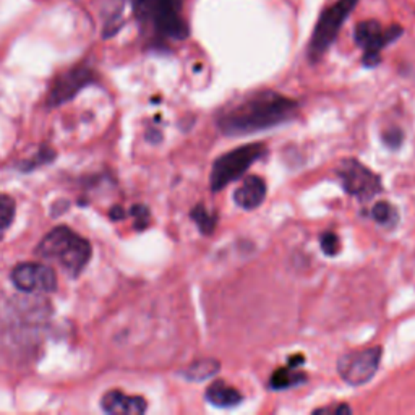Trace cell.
<instances>
[{"label": "cell", "mask_w": 415, "mask_h": 415, "mask_svg": "<svg viewBox=\"0 0 415 415\" xmlns=\"http://www.w3.org/2000/svg\"><path fill=\"white\" fill-rule=\"evenodd\" d=\"M295 114L294 99L276 91H258L226 106L218 114L216 124L227 137H245L283 125Z\"/></svg>", "instance_id": "6da1fadb"}, {"label": "cell", "mask_w": 415, "mask_h": 415, "mask_svg": "<svg viewBox=\"0 0 415 415\" xmlns=\"http://www.w3.org/2000/svg\"><path fill=\"white\" fill-rule=\"evenodd\" d=\"M184 2L185 0H130L140 26L159 43L185 41L190 36V28L182 15Z\"/></svg>", "instance_id": "7a4b0ae2"}, {"label": "cell", "mask_w": 415, "mask_h": 415, "mask_svg": "<svg viewBox=\"0 0 415 415\" xmlns=\"http://www.w3.org/2000/svg\"><path fill=\"white\" fill-rule=\"evenodd\" d=\"M36 256L54 263L68 276L77 278L91 258V243L70 227L58 226L52 229L36 247Z\"/></svg>", "instance_id": "3957f363"}, {"label": "cell", "mask_w": 415, "mask_h": 415, "mask_svg": "<svg viewBox=\"0 0 415 415\" xmlns=\"http://www.w3.org/2000/svg\"><path fill=\"white\" fill-rule=\"evenodd\" d=\"M266 153L268 149L265 145L253 143L241 146V148L232 149L229 153L218 157L213 162L211 175H209L211 190L219 191L229 184L236 182L237 179H241L247 172V169H250L253 162L261 159Z\"/></svg>", "instance_id": "277c9868"}, {"label": "cell", "mask_w": 415, "mask_h": 415, "mask_svg": "<svg viewBox=\"0 0 415 415\" xmlns=\"http://www.w3.org/2000/svg\"><path fill=\"white\" fill-rule=\"evenodd\" d=\"M359 0H337L331 7L321 11L317 26L313 29L308 46V57L312 62L320 61L335 43L339 31L352 10L357 7Z\"/></svg>", "instance_id": "5b68a950"}, {"label": "cell", "mask_w": 415, "mask_h": 415, "mask_svg": "<svg viewBox=\"0 0 415 415\" xmlns=\"http://www.w3.org/2000/svg\"><path fill=\"white\" fill-rule=\"evenodd\" d=\"M402 34V28L399 25H393L387 29H383V26L379 25V21L377 20H365L360 21L357 26H355L354 39L355 44L359 46L360 49H364V62L365 67H377L379 62H382V52L388 44L394 43V41Z\"/></svg>", "instance_id": "8992f818"}, {"label": "cell", "mask_w": 415, "mask_h": 415, "mask_svg": "<svg viewBox=\"0 0 415 415\" xmlns=\"http://www.w3.org/2000/svg\"><path fill=\"white\" fill-rule=\"evenodd\" d=\"M336 172L344 190L349 195L359 198L360 201L370 200L383 190L382 179L372 169H368L357 159H352V157L339 162Z\"/></svg>", "instance_id": "52a82bcc"}, {"label": "cell", "mask_w": 415, "mask_h": 415, "mask_svg": "<svg viewBox=\"0 0 415 415\" xmlns=\"http://www.w3.org/2000/svg\"><path fill=\"white\" fill-rule=\"evenodd\" d=\"M382 360V347H368L364 350L341 355L337 360V373L350 387H362L375 377Z\"/></svg>", "instance_id": "ba28073f"}, {"label": "cell", "mask_w": 415, "mask_h": 415, "mask_svg": "<svg viewBox=\"0 0 415 415\" xmlns=\"http://www.w3.org/2000/svg\"><path fill=\"white\" fill-rule=\"evenodd\" d=\"M11 280L29 294H49L57 289V274L44 263H20L11 271Z\"/></svg>", "instance_id": "9c48e42d"}, {"label": "cell", "mask_w": 415, "mask_h": 415, "mask_svg": "<svg viewBox=\"0 0 415 415\" xmlns=\"http://www.w3.org/2000/svg\"><path fill=\"white\" fill-rule=\"evenodd\" d=\"M96 78L95 70L88 65H77L73 68L63 72L61 77H57L51 86L48 104L51 107L61 106V104L70 101V99L77 96L80 90L93 83Z\"/></svg>", "instance_id": "30bf717a"}, {"label": "cell", "mask_w": 415, "mask_h": 415, "mask_svg": "<svg viewBox=\"0 0 415 415\" xmlns=\"http://www.w3.org/2000/svg\"><path fill=\"white\" fill-rule=\"evenodd\" d=\"M266 198V184L258 175H248L233 191V201L245 211L256 209Z\"/></svg>", "instance_id": "8fae6325"}, {"label": "cell", "mask_w": 415, "mask_h": 415, "mask_svg": "<svg viewBox=\"0 0 415 415\" xmlns=\"http://www.w3.org/2000/svg\"><path fill=\"white\" fill-rule=\"evenodd\" d=\"M101 407L107 414H125L135 415L146 411V401L140 396H127L119 389L109 391L103 396Z\"/></svg>", "instance_id": "7c38bea8"}, {"label": "cell", "mask_w": 415, "mask_h": 415, "mask_svg": "<svg viewBox=\"0 0 415 415\" xmlns=\"http://www.w3.org/2000/svg\"><path fill=\"white\" fill-rule=\"evenodd\" d=\"M204 397H206V401L209 402V404H213L214 407H219V409L236 407L243 401L242 394L238 393L236 388L226 384L224 382H214L213 384H209Z\"/></svg>", "instance_id": "4fadbf2b"}, {"label": "cell", "mask_w": 415, "mask_h": 415, "mask_svg": "<svg viewBox=\"0 0 415 415\" xmlns=\"http://www.w3.org/2000/svg\"><path fill=\"white\" fill-rule=\"evenodd\" d=\"M307 379V375H303L302 372H297L295 367H284L278 368L276 372L273 373V377L270 379V387L273 389H288L299 387Z\"/></svg>", "instance_id": "5bb4252c"}, {"label": "cell", "mask_w": 415, "mask_h": 415, "mask_svg": "<svg viewBox=\"0 0 415 415\" xmlns=\"http://www.w3.org/2000/svg\"><path fill=\"white\" fill-rule=\"evenodd\" d=\"M221 365L214 359H203L194 362L187 370H184V377L191 382H203V379L213 378L219 373Z\"/></svg>", "instance_id": "9a60e30c"}, {"label": "cell", "mask_w": 415, "mask_h": 415, "mask_svg": "<svg viewBox=\"0 0 415 415\" xmlns=\"http://www.w3.org/2000/svg\"><path fill=\"white\" fill-rule=\"evenodd\" d=\"M372 218L375 219L377 224L383 226L384 229H393L397 224L399 214H397V209L391 203L378 201L377 204H373L372 208Z\"/></svg>", "instance_id": "2e32d148"}, {"label": "cell", "mask_w": 415, "mask_h": 415, "mask_svg": "<svg viewBox=\"0 0 415 415\" xmlns=\"http://www.w3.org/2000/svg\"><path fill=\"white\" fill-rule=\"evenodd\" d=\"M191 219L195 221V224L198 226L201 233L204 236H211L213 231L216 229V224H218V218H216L214 213H209L203 204H198L194 209H191Z\"/></svg>", "instance_id": "e0dca14e"}, {"label": "cell", "mask_w": 415, "mask_h": 415, "mask_svg": "<svg viewBox=\"0 0 415 415\" xmlns=\"http://www.w3.org/2000/svg\"><path fill=\"white\" fill-rule=\"evenodd\" d=\"M15 218V200L9 195H0V241L10 229Z\"/></svg>", "instance_id": "ac0fdd59"}, {"label": "cell", "mask_w": 415, "mask_h": 415, "mask_svg": "<svg viewBox=\"0 0 415 415\" xmlns=\"http://www.w3.org/2000/svg\"><path fill=\"white\" fill-rule=\"evenodd\" d=\"M320 245H321V250H323V253L328 256H335L341 251V241H339V237L335 232L321 233Z\"/></svg>", "instance_id": "d6986e66"}, {"label": "cell", "mask_w": 415, "mask_h": 415, "mask_svg": "<svg viewBox=\"0 0 415 415\" xmlns=\"http://www.w3.org/2000/svg\"><path fill=\"white\" fill-rule=\"evenodd\" d=\"M132 216H135L138 229H145V227L149 224V211L146 206H140V204L138 206H133Z\"/></svg>", "instance_id": "ffe728a7"}, {"label": "cell", "mask_w": 415, "mask_h": 415, "mask_svg": "<svg viewBox=\"0 0 415 415\" xmlns=\"http://www.w3.org/2000/svg\"><path fill=\"white\" fill-rule=\"evenodd\" d=\"M383 140H384V143L391 146V148H397L402 142V133L401 130H397V128H393V130L384 133Z\"/></svg>", "instance_id": "44dd1931"}, {"label": "cell", "mask_w": 415, "mask_h": 415, "mask_svg": "<svg viewBox=\"0 0 415 415\" xmlns=\"http://www.w3.org/2000/svg\"><path fill=\"white\" fill-rule=\"evenodd\" d=\"M350 407L346 404H341V406H336V407H325V409H318V411H315V414H350Z\"/></svg>", "instance_id": "7402d4cb"}, {"label": "cell", "mask_w": 415, "mask_h": 415, "mask_svg": "<svg viewBox=\"0 0 415 415\" xmlns=\"http://www.w3.org/2000/svg\"><path fill=\"white\" fill-rule=\"evenodd\" d=\"M110 216H112V219H122L125 214H124V211H122L120 206H115L112 209V213H110Z\"/></svg>", "instance_id": "603a6c76"}, {"label": "cell", "mask_w": 415, "mask_h": 415, "mask_svg": "<svg viewBox=\"0 0 415 415\" xmlns=\"http://www.w3.org/2000/svg\"><path fill=\"white\" fill-rule=\"evenodd\" d=\"M289 362H290V364H289L290 367H297V365H300V364H302V362H303V357H302V355H295L294 359H289Z\"/></svg>", "instance_id": "cb8c5ba5"}]
</instances>
